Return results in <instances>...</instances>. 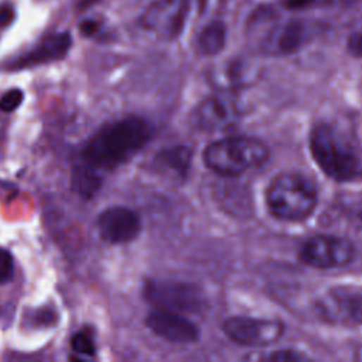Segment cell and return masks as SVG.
Listing matches in <instances>:
<instances>
[{"label":"cell","instance_id":"6da1fadb","mask_svg":"<svg viewBox=\"0 0 362 362\" xmlns=\"http://www.w3.org/2000/svg\"><path fill=\"white\" fill-rule=\"evenodd\" d=\"M153 126L140 116H127L101 127L84 146L81 163L96 170H113L136 153L153 137Z\"/></svg>","mask_w":362,"mask_h":362},{"label":"cell","instance_id":"7a4b0ae2","mask_svg":"<svg viewBox=\"0 0 362 362\" xmlns=\"http://www.w3.org/2000/svg\"><path fill=\"white\" fill-rule=\"evenodd\" d=\"M310 151L321 171L338 183L362 177L359 156L331 125L321 123L311 130Z\"/></svg>","mask_w":362,"mask_h":362},{"label":"cell","instance_id":"3957f363","mask_svg":"<svg viewBox=\"0 0 362 362\" xmlns=\"http://www.w3.org/2000/svg\"><path fill=\"white\" fill-rule=\"evenodd\" d=\"M316 206L317 190L314 185L296 173L276 175L266 190V207L280 221H303L311 216Z\"/></svg>","mask_w":362,"mask_h":362},{"label":"cell","instance_id":"277c9868","mask_svg":"<svg viewBox=\"0 0 362 362\" xmlns=\"http://www.w3.org/2000/svg\"><path fill=\"white\" fill-rule=\"evenodd\" d=\"M268 146L248 136L225 137L210 143L204 153V164L218 175L238 177L268 161Z\"/></svg>","mask_w":362,"mask_h":362},{"label":"cell","instance_id":"5b68a950","mask_svg":"<svg viewBox=\"0 0 362 362\" xmlns=\"http://www.w3.org/2000/svg\"><path fill=\"white\" fill-rule=\"evenodd\" d=\"M144 299L157 308L196 314L207 307L203 290L193 283L153 279L144 285Z\"/></svg>","mask_w":362,"mask_h":362},{"label":"cell","instance_id":"8992f818","mask_svg":"<svg viewBox=\"0 0 362 362\" xmlns=\"http://www.w3.org/2000/svg\"><path fill=\"white\" fill-rule=\"evenodd\" d=\"M355 256L351 241L334 235L311 237L300 249V261L316 269H337L347 266Z\"/></svg>","mask_w":362,"mask_h":362},{"label":"cell","instance_id":"52a82bcc","mask_svg":"<svg viewBox=\"0 0 362 362\" xmlns=\"http://www.w3.org/2000/svg\"><path fill=\"white\" fill-rule=\"evenodd\" d=\"M224 334L244 347H268L280 339L285 325L277 320H261L244 316L230 317L223 324Z\"/></svg>","mask_w":362,"mask_h":362},{"label":"cell","instance_id":"ba28073f","mask_svg":"<svg viewBox=\"0 0 362 362\" xmlns=\"http://www.w3.org/2000/svg\"><path fill=\"white\" fill-rule=\"evenodd\" d=\"M147 328L157 337L174 344H192L200 338V328L177 311L156 308L146 317Z\"/></svg>","mask_w":362,"mask_h":362},{"label":"cell","instance_id":"9c48e42d","mask_svg":"<svg viewBox=\"0 0 362 362\" xmlns=\"http://www.w3.org/2000/svg\"><path fill=\"white\" fill-rule=\"evenodd\" d=\"M96 228L105 242L122 245L135 241L142 231L140 217L126 207H111L102 211Z\"/></svg>","mask_w":362,"mask_h":362},{"label":"cell","instance_id":"30bf717a","mask_svg":"<svg viewBox=\"0 0 362 362\" xmlns=\"http://www.w3.org/2000/svg\"><path fill=\"white\" fill-rule=\"evenodd\" d=\"M239 116L238 105L227 96H211L203 101L193 113L194 125L206 132L230 127Z\"/></svg>","mask_w":362,"mask_h":362},{"label":"cell","instance_id":"8fae6325","mask_svg":"<svg viewBox=\"0 0 362 362\" xmlns=\"http://www.w3.org/2000/svg\"><path fill=\"white\" fill-rule=\"evenodd\" d=\"M73 46L70 33H54L46 37L36 49L19 58L12 68L23 70L63 60Z\"/></svg>","mask_w":362,"mask_h":362},{"label":"cell","instance_id":"7c38bea8","mask_svg":"<svg viewBox=\"0 0 362 362\" xmlns=\"http://www.w3.org/2000/svg\"><path fill=\"white\" fill-rule=\"evenodd\" d=\"M193 161V150L189 146H173L161 149L154 156V166L180 180L189 175Z\"/></svg>","mask_w":362,"mask_h":362},{"label":"cell","instance_id":"4fadbf2b","mask_svg":"<svg viewBox=\"0 0 362 362\" xmlns=\"http://www.w3.org/2000/svg\"><path fill=\"white\" fill-rule=\"evenodd\" d=\"M102 181L104 178L99 170L81 163L73 170L71 189L81 199L91 200L101 190Z\"/></svg>","mask_w":362,"mask_h":362},{"label":"cell","instance_id":"5bb4252c","mask_svg":"<svg viewBox=\"0 0 362 362\" xmlns=\"http://www.w3.org/2000/svg\"><path fill=\"white\" fill-rule=\"evenodd\" d=\"M227 29L223 22L210 23L199 36V49L204 56H217L225 47Z\"/></svg>","mask_w":362,"mask_h":362},{"label":"cell","instance_id":"9a60e30c","mask_svg":"<svg viewBox=\"0 0 362 362\" xmlns=\"http://www.w3.org/2000/svg\"><path fill=\"white\" fill-rule=\"evenodd\" d=\"M331 294L349 320L356 324H362V290L337 289Z\"/></svg>","mask_w":362,"mask_h":362},{"label":"cell","instance_id":"2e32d148","mask_svg":"<svg viewBox=\"0 0 362 362\" xmlns=\"http://www.w3.org/2000/svg\"><path fill=\"white\" fill-rule=\"evenodd\" d=\"M306 39V26L300 20H290L286 23L277 37L276 47L282 54H292L297 51Z\"/></svg>","mask_w":362,"mask_h":362},{"label":"cell","instance_id":"e0dca14e","mask_svg":"<svg viewBox=\"0 0 362 362\" xmlns=\"http://www.w3.org/2000/svg\"><path fill=\"white\" fill-rule=\"evenodd\" d=\"M71 347L77 354L84 356H94L96 354V347L92 338L85 331H78L71 338Z\"/></svg>","mask_w":362,"mask_h":362},{"label":"cell","instance_id":"ac0fdd59","mask_svg":"<svg viewBox=\"0 0 362 362\" xmlns=\"http://www.w3.org/2000/svg\"><path fill=\"white\" fill-rule=\"evenodd\" d=\"M15 277V259L8 249H0V285H6Z\"/></svg>","mask_w":362,"mask_h":362},{"label":"cell","instance_id":"d6986e66","mask_svg":"<svg viewBox=\"0 0 362 362\" xmlns=\"http://www.w3.org/2000/svg\"><path fill=\"white\" fill-rule=\"evenodd\" d=\"M23 99H25L23 91L13 88L0 98V111L5 113H12L22 105Z\"/></svg>","mask_w":362,"mask_h":362},{"label":"cell","instance_id":"ffe728a7","mask_svg":"<svg viewBox=\"0 0 362 362\" xmlns=\"http://www.w3.org/2000/svg\"><path fill=\"white\" fill-rule=\"evenodd\" d=\"M304 356H301L300 354L294 352V351H289V349H280L277 352H273L268 356V361H277V362H297V361H303Z\"/></svg>","mask_w":362,"mask_h":362},{"label":"cell","instance_id":"44dd1931","mask_svg":"<svg viewBox=\"0 0 362 362\" xmlns=\"http://www.w3.org/2000/svg\"><path fill=\"white\" fill-rule=\"evenodd\" d=\"M348 51L355 57H362V35L355 33L348 39Z\"/></svg>","mask_w":362,"mask_h":362},{"label":"cell","instance_id":"7402d4cb","mask_svg":"<svg viewBox=\"0 0 362 362\" xmlns=\"http://www.w3.org/2000/svg\"><path fill=\"white\" fill-rule=\"evenodd\" d=\"M16 18L15 9L11 6H0V29L8 27L13 23Z\"/></svg>","mask_w":362,"mask_h":362},{"label":"cell","instance_id":"603a6c76","mask_svg":"<svg viewBox=\"0 0 362 362\" xmlns=\"http://www.w3.org/2000/svg\"><path fill=\"white\" fill-rule=\"evenodd\" d=\"M318 2L320 0H285V6L292 11H299L310 8L311 5H316Z\"/></svg>","mask_w":362,"mask_h":362},{"label":"cell","instance_id":"cb8c5ba5","mask_svg":"<svg viewBox=\"0 0 362 362\" xmlns=\"http://www.w3.org/2000/svg\"><path fill=\"white\" fill-rule=\"evenodd\" d=\"M98 30V23L94 20H85L80 25V33L85 37H91L96 33Z\"/></svg>","mask_w":362,"mask_h":362},{"label":"cell","instance_id":"d4e9b609","mask_svg":"<svg viewBox=\"0 0 362 362\" xmlns=\"http://www.w3.org/2000/svg\"><path fill=\"white\" fill-rule=\"evenodd\" d=\"M349 218L354 224L362 228V201L358 203L351 211H349Z\"/></svg>","mask_w":362,"mask_h":362},{"label":"cell","instance_id":"484cf974","mask_svg":"<svg viewBox=\"0 0 362 362\" xmlns=\"http://www.w3.org/2000/svg\"><path fill=\"white\" fill-rule=\"evenodd\" d=\"M96 2H99V0H80L78 6H80V9H88V8H91Z\"/></svg>","mask_w":362,"mask_h":362}]
</instances>
